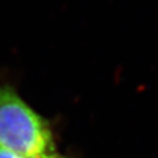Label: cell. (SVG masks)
I'll list each match as a JSON object with an SVG mask.
<instances>
[{"label": "cell", "mask_w": 158, "mask_h": 158, "mask_svg": "<svg viewBox=\"0 0 158 158\" xmlns=\"http://www.w3.org/2000/svg\"><path fill=\"white\" fill-rule=\"evenodd\" d=\"M0 147L25 158L56 155L48 121L8 83H0Z\"/></svg>", "instance_id": "cell-1"}, {"label": "cell", "mask_w": 158, "mask_h": 158, "mask_svg": "<svg viewBox=\"0 0 158 158\" xmlns=\"http://www.w3.org/2000/svg\"><path fill=\"white\" fill-rule=\"evenodd\" d=\"M0 158H25V157H21V156H19L17 153L12 152L10 150L0 147Z\"/></svg>", "instance_id": "cell-2"}, {"label": "cell", "mask_w": 158, "mask_h": 158, "mask_svg": "<svg viewBox=\"0 0 158 158\" xmlns=\"http://www.w3.org/2000/svg\"><path fill=\"white\" fill-rule=\"evenodd\" d=\"M51 158H63V157H61V156H59V155H55V156H53V157H51Z\"/></svg>", "instance_id": "cell-3"}]
</instances>
